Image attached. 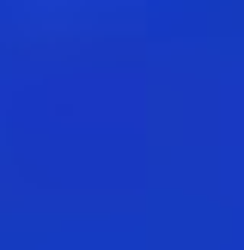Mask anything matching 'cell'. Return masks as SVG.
<instances>
[{
    "label": "cell",
    "instance_id": "obj_1",
    "mask_svg": "<svg viewBox=\"0 0 244 250\" xmlns=\"http://www.w3.org/2000/svg\"><path fill=\"white\" fill-rule=\"evenodd\" d=\"M214 24H226V31H244V0H214Z\"/></svg>",
    "mask_w": 244,
    "mask_h": 250
}]
</instances>
